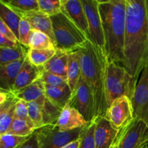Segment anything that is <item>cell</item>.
<instances>
[{"instance_id":"7","label":"cell","mask_w":148,"mask_h":148,"mask_svg":"<svg viewBox=\"0 0 148 148\" xmlns=\"http://www.w3.org/2000/svg\"><path fill=\"white\" fill-rule=\"evenodd\" d=\"M69 103L82 114L87 122H91L96 118L93 95L89 85L82 77L72 92Z\"/></svg>"},{"instance_id":"2","label":"cell","mask_w":148,"mask_h":148,"mask_svg":"<svg viewBox=\"0 0 148 148\" xmlns=\"http://www.w3.org/2000/svg\"><path fill=\"white\" fill-rule=\"evenodd\" d=\"M82 77L90 88L94 97L95 117L105 116L108 108L106 91L108 59L105 51L89 40L77 50Z\"/></svg>"},{"instance_id":"14","label":"cell","mask_w":148,"mask_h":148,"mask_svg":"<svg viewBox=\"0 0 148 148\" xmlns=\"http://www.w3.org/2000/svg\"><path fill=\"white\" fill-rule=\"evenodd\" d=\"M82 114L68 103L62 109L56 127L62 132H68L83 127L87 124Z\"/></svg>"},{"instance_id":"20","label":"cell","mask_w":148,"mask_h":148,"mask_svg":"<svg viewBox=\"0 0 148 148\" xmlns=\"http://www.w3.org/2000/svg\"><path fill=\"white\" fill-rule=\"evenodd\" d=\"M18 99L23 100L27 103L36 101L45 98V85L40 77L28 86L12 92Z\"/></svg>"},{"instance_id":"37","label":"cell","mask_w":148,"mask_h":148,"mask_svg":"<svg viewBox=\"0 0 148 148\" xmlns=\"http://www.w3.org/2000/svg\"><path fill=\"white\" fill-rule=\"evenodd\" d=\"M0 35L1 36H4V37L10 39L12 41L14 42H19V40L14 33L12 31L11 29L0 19ZM20 43V42H19Z\"/></svg>"},{"instance_id":"24","label":"cell","mask_w":148,"mask_h":148,"mask_svg":"<svg viewBox=\"0 0 148 148\" xmlns=\"http://www.w3.org/2000/svg\"><path fill=\"white\" fill-rule=\"evenodd\" d=\"M0 19L10 27L19 40V25L21 17L0 0Z\"/></svg>"},{"instance_id":"11","label":"cell","mask_w":148,"mask_h":148,"mask_svg":"<svg viewBox=\"0 0 148 148\" xmlns=\"http://www.w3.org/2000/svg\"><path fill=\"white\" fill-rule=\"evenodd\" d=\"M132 103L134 118L143 120L148 126V64L140 75Z\"/></svg>"},{"instance_id":"12","label":"cell","mask_w":148,"mask_h":148,"mask_svg":"<svg viewBox=\"0 0 148 148\" xmlns=\"http://www.w3.org/2000/svg\"><path fill=\"white\" fill-rule=\"evenodd\" d=\"M62 12L85 36L89 37V25L82 0H62Z\"/></svg>"},{"instance_id":"25","label":"cell","mask_w":148,"mask_h":148,"mask_svg":"<svg viewBox=\"0 0 148 148\" xmlns=\"http://www.w3.org/2000/svg\"><path fill=\"white\" fill-rule=\"evenodd\" d=\"M29 49L43 50L56 49V47L54 42L49 36L42 32L32 30L29 39Z\"/></svg>"},{"instance_id":"30","label":"cell","mask_w":148,"mask_h":148,"mask_svg":"<svg viewBox=\"0 0 148 148\" xmlns=\"http://www.w3.org/2000/svg\"><path fill=\"white\" fill-rule=\"evenodd\" d=\"M95 119L91 122H88L82 128L79 145L78 148H96L95 142Z\"/></svg>"},{"instance_id":"26","label":"cell","mask_w":148,"mask_h":148,"mask_svg":"<svg viewBox=\"0 0 148 148\" xmlns=\"http://www.w3.org/2000/svg\"><path fill=\"white\" fill-rule=\"evenodd\" d=\"M62 109L63 108L55 105L45 96L43 108H42L43 121L44 126L56 124L59 120Z\"/></svg>"},{"instance_id":"8","label":"cell","mask_w":148,"mask_h":148,"mask_svg":"<svg viewBox=\"0 0 148 148\" xmlns=\"http://www.w3.org/2000/svg\"><path fill=\"white\" fill-rule=\"evenodd\" d=\"M104 116L117 130H121L134 120L132 100L127 96L116 99L108 106Z\"/></svg>"},{"instance_id":"27","label":"cell","mask_w":148,"mask_h":148,"mask_svg":"<svg viewBox=\"0 0 148 148\" xmlns=\"http://www.w3.org/2000/svg\"><path fill=\"white\" fill-rule=\"evenodd\" d=\"M3 1L18 15L32 11H40L38 0H3Z\"/></svg>"},{"instance_id":"34","label":"cell","mask_w":148,"mask_h":148,"mask_svg":"<svg viewBox=\"0 0 148 148\" xmlns=\"http://www.w3.org/2000/svg\"><path fill=\"white\" fill-rule=\"evenodd\" d=\"M40 79L44 85L52 87H60L67 84V80L64 78L44 69L42 72Z\"/></svg>"},{"instance_id":"15","label":"cell","mask_w":148,"mask_h":148,"mask_svg":"<svg viewBox=\"0 0 148 148\" xmlns=\"http://www.w3.org/2000/svg\"><path fill=\"white\" fill-rule=\"evenodd\" d=\"M22 19L27 21L32 30L42 32L49 36L55 43L53 25L51 17L40 11H32L19 14ZM56 44V43H55Z\"/></svg>"},{"instance_id":"21","label":"cell","mask_w":148,"mask_h":148,"mask_svg":"<svg viewBox=\"0 0 148 148\" xmlns=\"http://www.w3.org/2000/svg\"><path fill=\"white\" fill-rule=\"evenodd\" d=\"M18 98L12 92L11 96L2 105H0V135L8 132L14 119L15 105Z\"/></svg>"},{"instance_id":"3","label":"cell","mask_w":148,"mask_h":148,"mask_svg":"<svg viewBox=\"0 0 148 148\" xmlns=\"http://www.w3.org/2000/svg\"><path fill=\"white\" fill-rule=\"evenodd\" d=\"M105 39V52L109 62L123 65L126 33V0H98Z\"/></svg>"},{"instance_id":"42","label":"cell","mask_w":148,"mask_h":148,"mask_svg":"<svg viewBox=\"0 0 148 148\" xmlns=\"http://www.w3.org/2000/svg\"><path fill=\"white\" fill-rule=\"evenodd\" d=\"M145 148H148V147H147H147H145Z\"/></svg>"},{"instance_id":"35","label":"cell","mask_w":148,"mask_h":148,"mask_svg":"<svg viewBox=\"0 0 148 148\" xmlns=\"http://www.w3.org/2000/svg\"><path fill=\"white\" fill-rule=\"evenodd\" d=\"M14 118L25 121L32 128L35 130V127L32 121H30L28 116V109H27V103L23 100L18 99L15 105V111H14Z\"/></svg>"},{"instance_id":"17","label":"cell","mask_w":148,"mask_h":148,"mask_svg":"<svg viewBox=\"0 0 148 148\" xmlns=\"http://www.w3.org/2000/svg\"><path fill=\"white\" fill-rule=\"evenodd\" d=\"M25 59L7 64H0V88L1 90L12 92L17 77Z\"/></svg>"},{"instance_id":"40","label":"cell","mask_w":148,"mask_h":148,"mask_svg":"<svg viewBox=\"0 0 148 148\" xmlns=\"http://www.w3.org/2000/svg\"><path fill=\"white\" fill-rule=\"evenodd\" d=\"M121 130H120L119 134L116 140V141L114 142V143L113 144V145L111 146V148H119V143H120V140H121Z\"/></svg>"},{"instance_id":"39","label":"cell","mask_w":148,"mask_h":148,"mask_svg":"<svg viewBox=\"0 0 148 148\" xmlns=\"http://www.w3.org/2000/svg\"><path fill=\"white\" fill-rule=\"evenodd\" d=\"M19 42L12 41L10 39L0 35V47L14 48L19 44Z\"/></svg>"},{"instance_id":"13","label":"cell","mask_w":148,"mask_h":148,"mask_svg":"<svg viewBox=\"0 0 148 148\" xmlns=\"http://www.w3.org/2000/svg\"><path fill=\"white\" fill-rule=\"evenodd\" d=\"M95 142L96 148H111L120 130L114 128L104 116L95 119Z\"/></svg>"},{"instance_id":"29","label":"cell","mask_w":148,"mask_h":148,"mask_svg":"<svg viewBox=\"0 0 148 148\" xmlns=\"http://www.w3.org/2000/svg\"><path fill=\"white\" fill-rule=\"evenodd\" d=\"M44 100L45 98L39 101L27 103L29 118L34 125L36 130L44 126L43 121V114H42V108H43Z\"/></svg>"},{"instance_id":"4","label":"cell","mask_w":148,"mask_h":148,"mask_svg":"<svg viewBox=\"0 0 148 148\" xmlns=\"http://www.w3.org/2000/svg\"><path fill=\"white\" fill-rule=\"evenodd\" d=\"M138 80L132 76L122 65L108 61L106 80L108 106L116 99L121 96H127L130 99H132Z\"/></svg>"},{"instance_id":"6","label":"cell","mask_w":148,"mask_h":148,"mask_svg":"<svg viewBox=\"0 0 148 148\" xmlns=\"http://www.w3.org/2000/svg\"><path fill=\"white\" fill-rule=\"evenodd\" d=\"M82 128L72 131L62 132L56 124L43 126L41 128L36 130L39 148H62L65 147L79 140Z\"/></svg>"},{"instance_id":"43","label":"cell","mask_w":148,"mask_h":148,"mask_svg":"<svg viewBox=\"0 0 148 148\" xmlns=\"http://www.w3.org/2000/svg\"><path fill=\"white\" fill-rule=\"evenodd\" d=\"M18 147H17V148H18Z\"/></svg>"},{"instance_id":"9","label":"cell","mask_w":148,"mask_h":148,"mask_svg":"<svg viewBox=\"0 0 148 148\" xmlns=\"http://www.w3.org/2000/svg\"><path fill=\"white\" fill-rule=\"evenodd\" d=\"M119 148H145L148 145V126L139 119H134L121 130Z\"/></svg>"},{"instance_id":"32","label":"cell","mask_w":148,"mask_h":148,"mask_svg":"<svg viewBox=\"0 0 148 148\" xmlns=\"http://www.w3.org/2000/svg\"><path fill=\"white\" fill-rule=\"evenodd\" d=\"M38 5L40 11L50 17L62 12V0H38Z\"/></svg>"},{"instance_id":"18","label":"cell","mask_w":148,"mask_h":148,"mask_svg":"<svg viewBox=\"0 0 148 148\" xmlns=\"http://www.w3.org/2000/svg\"><path fill=\"white\" fill-rule=\"evenodd\" d=\"M69 52L56 49V53L44 66L43 69L59 75L67 80Z\"/></svg>"},{"instance_id":"16","label":"cell","mask_w":148,"mask_h":148,"mask_svg":"<svg viewBox=\"0 0 148 148\" xmlns=\"http://www.w3.org/2000/svg\"><path fill=\"white\" fill-rule=\"evenodd\" d=\"M43 70V66H36L32 64L27 57H26L17 75L12 92L20 90L38 79L41 76Z\"/></svg>"},{"instance_id":"31","label":"cell","mask_w":148,"mask_h":148,"mask_svg":"<svg viewBox=\"0 0 148 148\" xmlns=\"http://www.w3.org/2000/svg\"><path fill=\"white\" fill-rule=\"evenodd\" d=\"M36 130L32 128L25 121L14 118L8 132L6 134H13L20 137H30Z\"/></svg>"},{"instance_id":"33","label":"cell","mask_w":148,"mask_h":148,"mask_svg":"<svg viewBox=\"0 0 148 148\" xmlns=\"http://www.w3.org/2000/svg\"><path fill=\"white\" fill-rule=\"evenodd\" d=\"M30 137H20L10 134L0 135V148H17Z\"/></svg>"},{"instance_id":"36","label":"cell","mask_w":148,"mask_h":148,"mask_svg":"<svg viewBox=\"0 0 148 148\" xmlns=\"http://www.w3.org/2000/svg\"><path fill=\"white\" fill-rule=\"evenodd\" d=\"M32 28L27 21L21 19L19 25V42L25 47L29 49V39Z\"/></svg>"},{"instance_id":"38","label":"cell","mask_w":148,"mask_h":148,"mask_svg":"<svg viewBox=\"0 0 148 148\" xmlns=\"http://www.w3.org/2000/svg\"><path fill=\"white\" fill-rule=\"evenodd\" d=\"M18 148H39L38 141L36 131L32 135L30 136V137H29L27 141L25 142Z\"/></svg>"},{"instance_id":"41","label":"cell","mask_w":148,"mask_h":148,"mask_svg":"<svg viewBox=\"0 0 148 148\" xmlns=\"http://www.w3.org/2000/svg\"><path fill=\"white\" fill-rule=\"evenodd\" d=\"M79 140H77V141L73 142V143H70V144L67 145L65 147H62V148H78L79 147Z\"/></svg>"},{"instance_id":"5","label":"cell","mask_w":148,"mask_h":148,"mask_svg":"<svg viewBox=\"0 0 148 148\" xmlns=\"http://www.w3.org/2000/svg\"><path fill=\"white\" fill-rule=\"evenodd\" d=\"M56 49L72 52L83 47L87 36L62 12L51 17Z\"/></svg>"},{"instance_id":"23","label":"cell","mask_w":148,"mask_h":148,"mask_svg":"<svg viewBox=\"0 0 148 148\" xmlns=\"http://www.w3.org/2000/svg\"><path fill=\"white\" fill-rule=\"evenodd\" d=\"M29 49L19 43L14 48L0 47V64H7L22 59H25Z\"/></svg>"},{"instance_id":"22","label":"cell","mask_w":148,"mask_h":148,"mask_svg":"<svg viewBox=\"0 0 148 148\" xmlns=\"http://www.w3.org/2000/svg\"><path fill=\"white\" fill-rule=\"evenodd\" d=\"M81 77L82 72L77 51L69 52L67 69V84L72 92L77 87Z\"/></svg>"},{"instance_id":"10","label":"cell","mask_w":148,"mask_h":148,"mask_svg":"<svg viewBox=\"0 0 148 148\" xmlns=\"http://www.w3.org/2000/svg\"><path fill=\"white\" fill-rule=\"evenodd\" d=\"M89 25L88 40L105 51V39L98 0H82Z\"/></svg>"},{"instance_id":"28","label":"cell","mask_w":148,"mask_h":148,"mask_svg":"<svg viewBox=\"0 0 148 148\" xmlns=\"http://www.w3.org/2000/svg\"><path fill=\"white\" fill-rule=\"evenodd\" d=\"M56 53V49H30L27 51V59L32 64L43 66Z\"/></svg>"},{"instance_id":"19","label":"cell","mask_w":148,"mask_h":148,"mask_svg":"<svg viewBox=\"0 0 148 148\" xmlns=\"http://www.w3.org/2000/svg\"><path fill=\"white\" fill-rule=\"evenodd\" d=\"M72 95V91L68 84L60 87H52L45 85L46 98L62 108H64L69 102Z\"/></svg>"},{"instance_id":"1","label":"cell","mask_w":148,"mask_h":148,"mask_svg":"<svg viewBox=\"0 0 148 148\" xmlns=\"http://www.w3.org/2000/svg\"><path fill=\"white\" fill-rule=\"evenodd\" d=\"M124 61L122 66L139 79L148 64V0H126Z\"/></svg>"}]
</instances>
